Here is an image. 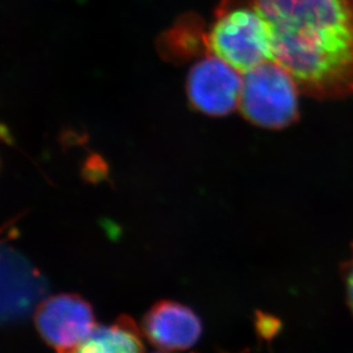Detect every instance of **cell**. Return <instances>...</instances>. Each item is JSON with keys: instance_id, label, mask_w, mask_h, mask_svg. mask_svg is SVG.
Returning a JSON list of instances; mask_svg holds the SVG:
<instances>
[{"instance_id": "cell-4", "label": "cell", "mask_w": 353, "mask_h": 353, "mask_svg": "<svg viewBox=\"0 0 353 353\" xmlns=\"http://www.w3.org/2000/svg\"><path fill=\"white\" fill-rule=\"evenodd\" d=\"M243 72L212 52L192 64L187 94L192 107L212 117H223L239 109Z\"/></svg>"}, {"instance_id": "cell-3", "label": "cell", "mask_w": 353, "mask_h": 353, "mask_svg": "<svg viewBox=\"0 0 353 353\" xmlns=\"http://www.w3.org/2000/svg\"><path fill=\"white\" fill-rule=\"evenodd\" d=\"M300 88L272 61L243 74L239 110L250 123L265 130H283L300 118Z\"/></svg>"}, {"instance_id": "cell-1", "label": "cell", "mask_w": 353, "mask_h": 353, "mask_svg": "<svg viewBox=\"0 0 353 353\" xmlns=\"http://www.w3.org/2000/svg\"><path fill=\"white\" fill-rule=\"evenodd\" d=\"M269 32L271 61L316 100L353 95V0H248Z\"/></svg>"}, {"instance_id": "cell-11", "label": "cell", "mask_w": 353, "mask_h": 353, "mask_svg": "<svg viewBox=\"0 0 353 353\" xmlns=\"http://www.w3.org/2000/svg\"><path fill=\"white\" fill-rule=\"evenodd\" d=\"M156 353H165V352H156Z\"/></svg>"}, {"instance_id": "cell-10", "label": "cell", "mask_w": 353, "mask_h": 353, "mask_svg": "<svg viewBox=\"0 0 353 353\" xmlns=\"http://www.w3.org/2000/svg\"><path fill=\"white\" fill-rule=\"evenodd\" d=\"M257 330L264 339H269L276 335V330H279L280 323L274 316L267 314H257Z\"/></svg>"}, {"instance_id": "cell-9", "label": "cell", "mask_w": 353, "mask_h": 353, "mask_svg": "<svg viewBox=\"0 0 353 353\" xmlns=\"http://www.w3.org/2000/svg\"><path fill=\"white\" fill-rule=\"evenodd\" d=\"M342 278H343L345 294H347V302L353 314V243H351L350 256L342 265Z\"/></svg>"}, {"instance_id": "cell-6", "label": "cell", "mask_w": 353, "mask_h": 353, "mask_svg": "<svg viewBox=\"0 0 353 353\" xmlns=\"http://www.w3.org/2000/svg\"><path fill=\"white\" fill-rule=\"evenodd\" d=\"M143 333L161 350H185L198 342L201 323L194 311L172 301H161L143 319Z\"/></svg>"}, {"instance_id": "cell-5", "label": "cell", "mask_w": 353, "mask_h": 353, "mask_svg": "<svg viewBox=\"0 0 353 353\" xmlns=\"http://www.w3.org/2000/svg\"><path fill=\"white\" fill-rule=\"evenodd\" d=\"M34 323L40 336L57 351L74 347L97 326L90 304L74 294L43 301L36 310Z\"/></svg>"}, {"instance_id": "cell-2", "label": "cell", "mask_w": 353, "mask_h": 353, "mask_svg": "<svg viewBox=\"0 0 353 353\" xmlns=\"http://www.w3.org/2000/svg\"><path fill=\"white\" fill-rule=\"evenodd\" d=\"M210 52L240 72L271 61L267 24L248 0H230L207 34Z\"/></svg>"}, {"instance_id": "cell-7", "label": "cell", "mask_w": 353, "mask_h": 353, "mask_svg": "<svg viewBox=\"0 0 353 353\" xmlns=\"http://www.w3.org/2000/svg\"><path fill=\"white\" fill-rule=\"evenodd\" d=\"M3 311L10 319H17L30 310L43 292V283L37 271L21 260L20 256L10 253L3 262Z\"/></svg>"}, {"instance_id": "cell-8", "label": "cell", "mask_w": 353, "mask_h": 353, "mask_svg": "<svg viewBox=\"0 0 353 353\" xmlns=\"http://www.w3.org/2000/svg\"><path fill=\"white\" fill-rule=\"evenodd\" d=\"M57 353H144L139 330L130 318L111 326H95L83 341Z\"/></svg>"}]
</instances>
